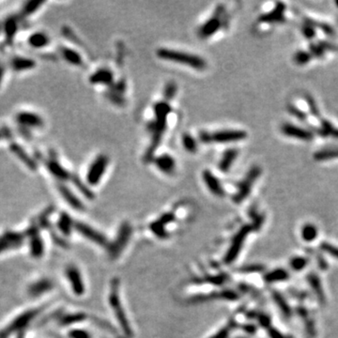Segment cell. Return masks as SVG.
<instances>
[{
	"label": "cell",
	"instance_id": "18",
	"mask_svg": "<svg viewBox=\"0 0 338 338\" xmlns=\"http://www.w3.org/2000/svg\"><path fill=\"white\" fill-rule=\"evenodd\" d=\"M35 59L25 56H14L9 61L10 69L15 73H26L36 68Z\"/></svg>",
	"mask_w": 338,
	"mask_h": 338
},
{
	"label": "cell",
	"instance_id": "26",
	"mask_svg": "<svg viewBox=\"0 0 338 338\" xmlns=\"http://www.w3.org/2000/svg\"><path fill=\"white\" fill-rule=\"evenodd\" d=\"M53 289V283L49 279H41L34 282L28 288V294L32 297H39Z\"/></svg>",
	"mask_w": 338,
	"mask_h": 338
},
{
	"label": "cell",
	"instance_id": "32",
	"mask_svg": "<svg viewBox=\"0 0 338 338\" xmlns=\"http://www.w3.org/2000/svg\"><path fill=\"white\" fill-rule=\"evenodd\" d=\"M45 3L43 1H28L23 6V9H22V11H21V16L23 18L32 16Z\"/></svg>",
	"mask_w": 338,
	"mask_h": 338
},
{
	"label": "cell",
	"instance_id": "50",
	"mask_svg": "<svg viewBox=\"0 0 338 338\" xmlns=\"http://www.w3.org/2000/svg\"><path fill=\"white\" fill-rule=\"evenodd\" d=\"M306 101H307V103H308V105H309L310 111H311V113H312L316 118H319V108H318V106H317V103L314 101V99H313L311 96H309V95H307V96H306Z\"/></svg>",
	"mask_w": 338,
	"mask_h": 338
},
{
	"label": "cell",
	"instance_id": "55",
	"mask_svg": "<svg viewBox=\"0 0 338 338\" xmlns=\"http://www.w3.org/2000/svg\"><path fill=\"white\" fill-rule=\"evenodd\" d=\"M244 329H245V331H246V332H248V333H254V332L255 331V327L253 326V325H248V326H245Z\"/></svg>",
	"mask_w": 338,
	"mask_h": 338
},
{
	"label": "cell",
	"instance_id": "5",
	"mask_svg": "<svg viewBox=\"0 0 338 338\" xmlns=\"http://www.w3.org/2000/svg\"><path fill=\"white\" fill-rule=\"evenodd\" d=\"M14 122L20 129L28 131L41 130L45 124L43 118L40 114L30 110H21L16 113Z\"/></svg>",
	"mask_w": 338,
	"mask_h": 338
},
{
	"label": "cell",
	"instance_id": "34",
	"mask_svg": "<svg viewBox=\"0 0 338 338\" xmlns=\"http://www.w3.org/2000/svg\"><path fill=\"white\" fill-rule=\"evenodd\" d=\"M289 272L283 269H276L272 272H268L264 279L265 281L269 282V283H272V282H279L285 281L289 278Z\"/></svg>",
	"mask_w": 338,
	"mask_h": 338
},
{
	"label": "cell",
	"instance_id": "7",
	"mask_svg": "<svg viewBox=\"0 0 338 338\" xmlns=\"http://www.w3.org/2000/svg\"><path fill=\"white\" fill-rule=\"evenodd\" d=\"M253 230V226L250 225H246L243 226L235 235L231 245L225 254V262L226 264H230L233 262L235 259L238 257L239 254L242 250V247L244 246V242L246 237Z\"/></svg>",
	"mask_w": 338,
	"mask_h": 338
},
{
	"label": "cell",
	"instance_id": "15",
	"mask_svg": "<svg viewBox=\"0 0 338 338\" xmlns=\"http://www.w3.org/2000/svg\"><path fill=\"white\" fill-rule=\"evenodd\" d=\"M221 10H223L222 6L217 7L215 14L211 18L209 19L206 23L199 28L198 34L202 39H207V38L212 36L216 31L221 28L222 26V20L220 17Z\"/></svg>",
	"mask_w": 338,
	"mask_h": 338
},
{
	"label": "cell",
	"instance_id": "37",
	"mask_svg": "<svg viewBox=\"0 0 338 338\" xmlns=\"http://www.w3.org/2000/svg\"><path fill=\"white\" fill-rule=\"evenodd\" d=\"M301 236L305 242H312L318 236V229L315 225H311V224L305 225L302 227Z\"/></svg>",
	"mask_w": 338,
	"mask_h": 338
},
{
	"label": "cell",
	"instance_id": "53",
	"mask_svg": "<svg viewBox=\"0 0 338 338\" xmlns=\"http://www.w3.org/2000/svg\"><path fill=\"white\" fill-rule=\"evenodd\" d=\"M269 336L271 338H286L278 330L274 328L269 329Z\"/></svg>",
	"mask_w": 338,
	"mask_h": 338
},
{
	"label": "cell",
	"instance_id": "59",
	"mask_svg": "<svg viewBox=\"0 0 338 338\" xmlns=\"http://www.w3.org/2000/svg\"></svg>",
	"mask_w": 338,
	"mask_h": 338
},
{
	"label": "cell",
	"instance_id": "6",
	"mask_svg": "<svg viewBox=\"0 0 338 338\" xmlns=\"http://www.w3.org/2000/svg\"><path fill=\"white\" fill-rule=\"evenodd\" d=\"M260 175H261V169L259 167L254 166L250 169L248 173L246 174V176L243 179V181L240 182L239 187H238L239 189H238L237 193L235 194L234 197H233V200L236 203H241L242 201H244L246 197L249 196V194L251 193L252 187H253L254 183L255 182V180L258 178Z\"/></svg>",
	"mask_w": 338,
	"mask_h": 338
},
{
	"label": "cell",
	"instance_id": "11",
	"mask_svg": "<svg viewBox=\"0 0 338 338\" xmlns=\"http://www.w3.org/2000/svg\"><path fill=\"white\" fill-rule=\"evenodd\" d=\"M9 151L11 154L16 157L20 163H22L28 170L36 171L38 169L37 160L35 159L31 154H29L26 149H24L17 142H10Z\"/></svg>",
	"mask_w": 338,
	"mask_h": 338
},
{
	"label": "cell",
	"instance_id": "20",
	"mask_svg": "<svg viewBox=\"0 0 338 338\" xmlns=\"http://www.w3.org/2000/svg\"><path fill=\"white\" fill-rule=\"evenodd\" d=\"M56 187H57V190H58L59 194L61 195L62 198L67 202V204H69L70 206L74 208L75 210H77V211L84 210V205L81 202V200L76 197L75 193L68 186H66L64 183L59 182Z\"/></svg>",
	"mask_w": 338,
	"mask_h": 338
},
{
	"label": "cell",
	"instance_id": "54",
	"mask_svg": "<svg viewBox=\"0 0 338 338\" xmlns=\"http://www.w3.org/2000/svg\"><path fill=\"white\" fill-rule=\"evenodd\" d=\"M4 77H5V66L2 63V61L0 60V86H1V84L3 83Z\"/></svg>",
	"mask_w": 338,
	"mask_h": 338
},
{
	"label": "cell",
	"instance_id": "2",
	"mask_svg": "<svg viewBox=\"0 0 338 338\" xmlns=\"http://www.w3.org/2000/svg\"><path fill=\"white\" fill-rule=\"evenodd\" d=\"M157 56L162 59L176 62L182 65L189 66L198 71H202L206 68V61L201 56L181 52L178 50H173L169 48H160L159 50H157Z\"/></svg>",
	"mask_w": 338,
	"mask_h": 338
},
{
	"label": "cell",
	"instance_id": "46",
	"mask_svg": "<svg viewBox=\"0 0 338 338\" xmlns=\"http://www.w3.org/2000/svg\"><path fill=\"white\" fill-rule=\"evenodd\" d=\"M315 27H316L315 22H312V21L308 20L305 23V26L302 28L304 36L307 38V39H311V38L313 37L315 35Z\"/></svg>",
	"mask_w": 338,
	"mask_h": 338
},
{
	"label": "cell",
	"instance_id": "48",
	"mask_svg": "<svg viewBox=\"0 0 338 338\" xmlns=\"http://www.w3.org/2000/svg\"><path fill=\"white\" fill-rule=\"evenodd\" d=\"M288 110L290 111L291 115L295 116L297 119H299V120L302 121V122H305L306 119H307V116H306L304 113L302 112V111H300V109H298L297 107H295V106H293V105H290V106L288 107Z\"/></svg>",
	"mask_w": 338,
	"mask_h": 338
},
{
	"label": "cell",
	"instance_id": "42",
	"mask_svg": "<svg viewBox=\"0 0 338 338\" xmlns=\"http://www.w3.org/2000/svg\"><path fill=\"white\" fill-rule=\"evenodd\" d=\"M177 90H178L177 84H175L174 82H169V84H167L165 87L164 96L167 100H172V99H174L175 95L177 93Z\"/></svg>",
	"mask_w": 338,
	"mask_h": 338
},
{
	"label": "cell",
	"instance_id": "19",
	"mask_svg": "<svg viewBox=\"0 0 338 338\" xmlns=\"http://www.w3.org/2000/svg\"><path fill=\"white\" fill-rule=\"evenodd\" d=\"M281 131L287 136L300 140H312L313 138V133L311 131L303 128H300L291 123H284L282 125Z\"/></svg>",
	"mask_w": 338,
	"mask_h": 338
},
{
	"label": "cell",
	"instance_id": "9",
	"mask_svg": "<svg viewBox=\"0 0 338 338\" xmlns=\"http://www.w3.org/2000/svg\"><path fill=\"white\" fill-rule=\"evenodd\" d=\"M109 160L105 155H99L91 163L86 174V180L90 185H97L107 169Z\"/></svg>",
	"mask_w": 338,
	"mask_h": 338
},
{
	"label": "cell",
	"instance_id": "58",
	"mask_svg": "<svg viewBox=\"0 0 338 338\" xmlns=\"http://www.w3.org/2000/svg\"><path fill=\"white\" fill-rule=\"evenodd\" d=\"M337 5H338V2H337Z\"/></svg>",
	"mask_w": 338,
	"mask_h": 338
},
{
	"label": "cell",
	"instance_id": "22",
	"mask_svg": "<svg viewBox=\"0 0 338 338\" xmlns=\"http://www.w3.org/2000/svg\"><path fill=\"white\" fill-rule=\"evenodd\" d=\"M27 42H28V46L35 50H42L49 45L51 40L46 32L34 31L31 34H29Z\"/></svg>",
	"mask_w": 338,
	"mask_h": 338
},
{
	"label": "cell",
	"instance_id": "3",
	"mask_svg": "<svg viewBox=\"0 0 338 338\" xmlns=\"http://www.w3.org/2000/svg\"><path fill=\"white\" fill-rule=\"evenodd\" d=\"M109 302H110V305H111L112 309L114 310L116 318L118 319L120 325L122 326L124 334L128 338H131L132 337V331H131V326L129 324V320L126 318L125 312L123 311L122 301H121V299H120L119 280L118 279H115L112 282L111 291H110V296H109Z\"/></svg>",
	"mask_w": 338,
	"mask_h": 338
},
{
	"label": "cell",
	"instance_id": "27",
	"mask_svg": "<svg viewBox=\"0 0 338 338\" xmlns=\"http://www.w3.org/2000/svg\"><path fill=\"white\" fill-rule=\"evenodd\" d=\"M284 11L285 6L282 3H278L272 11L260 16L259 21L264 23H279L284 21Z\"/></svg>",
	"mask_w": 338,
	"mask_h": 338
},
{
	"label": "cell",
	"instance_id": "16",
	"mask_svg": "<svg viewBox=\"0 0 338 338\" xmlns=\"http://www.w3.org/2000/svg\"><path fill=\"white\" fill-rule=\"evenodd\" d=\"M74 226L80 234L83 235L84 238L91 241L94 244H99L101 246H106L107 245V241H106L105 237L101 234L100 232H98L97 230L93 229L92 227L85 225L84 223H79V222L75 223Z\"/></svg>",
	"mask_w": 338,
	"mask_h": 338
},
{
	"label": "cell",
	"instance_id": "24",
	"mask_svg": "<svg viewBox=\"0 0 338 338\" xmlns=\"http://www.w3.org/2000/svg\"><path fill=\"white\" fill-rule=\"evenodd\" d=\"M89 82L94 84L110 85L114 84V75L108 69H100L90 75Z\"/></svg>",
	"mask_w": 338,
	"mask_h": 338
},
{
	"label": "cell",
	"instance_id": "39",
	"mask_svg": "<svg viewBox=\"0 0 338 338\" xmlns=\"http://www.w3.org/2000/svg\"><path fill=\"white\" fill-rule=\"evenodd\" d=\"M182 145L184 147V149L191 152V153H195L197 152V143L196 139L189 133H184L182 136Z\"/></svg>",
	"mask_w": 338,
	"mask_h": 338
},
{
	"label": "cell",
	"instance_id": "57",
	"mask_svg": "<svg viewBox=\"0 0 338 338\" xmlns=\"http://www.w3.org/2000/svg\"><path fill=\"white\" fill-rule=\"evenodd\" d=\"M16 338H25V331L24 332H20L17 334V337Z\"/></svg>",
	"mask_w": 338,
	"mask_h": 338
},
{
	"label": "cell",
	"instance_id": "43",
	"mask_svg": "<svg viewBox=\"0 0 338 338\" xmlns=\"http://www.w3.org/2000/svg\"><path fill=\"white\" fill-rule=\"evenodd\" d=\"M307 265V260L304 257L297 256L292 258L291 261V268L295 271H300Z\"/></svg>",
	"mask_w": 338,
	"mask_h": 338
},
{
	"label": "cell",
	"instance_id": "47",
	"mask_svg": "<svg viewBox=\"0 0 338 338\" xmlns=\"http://www.w3.org/2000/svg\"><path fill=\"white\" fill-rule=\"evenodd\" d=\"M69 338H91L90 335L84 331V330H72L69 334Z\"/></svg>",
	"mask_w": 338,
	"mask_h": 338
},
{
	"label": "cell",
	"instance_id": "4",
	"mask_svg": "<svg viewBox=\"0 0 338 338\" xmlns=\"http://www.w3.org/2000/svg\"><path fill=\"white\" fill-rule=\"evenodd\" d=\"M40 311V309L28 310L19 315L16 319L10 321L5 328L0 331V338H9L14 334L24 332L29 323L37 317Z\"/></svg>",
	"mask_w": 338,
	"mask_h": 338
},
{
	"label": "cell",
	"instance_id": "17",
	"mask_svg": "<svg viewBox=\"0 0 338 338\" xmlns=\"http://www.w3.org/2000/svg\"><path fill=\"white\" fill-rule=\"evenodd\" d=\"M66 276L69 279L75 295H83L84 292V281L82 279L79 270L74 265H71L66 269Z\"/></svg>",
	"mask_w": 338,
	"mask_h": 338
},
{
	"label": "cell",
	"instance_id": "31",
	"mask_svg": "<svg viewBox=\"0 0 338 338\" xmlns=\"http://www.w3.org/2000/svg\"><path fill=\"white\" fill-rule=\"evenodd\" d=\"M272 298H273L274 302L276 303V305L278 306V308L284 314V316L287 318H290L291 316V307H290L289 303L287 302V300H285V298L282 296L281 293L277 292V291H273L272 292Z\"/></svg>",
	"mask_w": 338,
	"mask_h": 338
},
{
	"label": "cell",
	"instance_id": "44",
	"mask_svg": "<svg viewBox=\"0 0 338 338\" xmlns=\"http://www.w3.org/2000/svg\"><path fill=\"white\" fill-rule=\"evenodd\" d=\"M310 58H311V54L307 53V52H304V51H299L294 56L295 62L299 65H303V64L309 62Z\"/></svg>",
	"mask_w": 338,
	"mask_h": 338
},
{
	"label": "cell",
	"instance_id": "28",
	"mask_svg": "<svg viewBox=\"0 0 338 338\" xmlns=\"http://www.w3.org/2000/svg\"><path fill=\"white\" fill-rule=\"evenodd\" d=\"M239 155V150L237 149H228L225 150L219 163V169L223 172L228 171Z\"/></svg>",
	"mask_w": 338,
	"mask_h": 338
},
{
	"label": "cell",
	"instance_id": "21",
	"mask_svg": "<svg viewBox=\"0 0 338 338\" xmlns=\"http://www.w3.org/2000/svg\"><path fill=\"white\" fill-rule=\"evenodd\" d=\"M202 177L207 187L214 196L219 197L225 196V190L222 186L219 178H216L211 171L205 170L202 174Z\"/></svg>",
	"mask_w": 338,
	"mask_h": 338
},
{
	"label": "cell",
	"instance_id": "10",
	"mask_svg": "<svg viewBox=\"0 0 338 338\" xmlns=\"http://www.w3.org/2000/svg\"><path fill=\"white\" fill-rule=\"evenodd\" d=\"M27 239L25 232L7 231L0 235V254L21 247Z\"/></svg>",
	"mask_w": 338,
	"mask_h": 338
},
{
	"label": "cell",
	"instance_id": "40",
	"mask_svg": "<svg viewBox=\"0 0 338 338\" xmlns=\"http://www.w3.org/2000/svg\"><path fill=\"white\" fill-rule=\"evenodd\" d=\"M84 319H85V316L84 314H75V315H69V316L63 317L60 320V322L62 325H70V324L79 322L81 320H84Z\"/></svg>",
	"mask_w": 338,
	"mask_h": 338
},
{
	"label": "cell",
	"instance_id": "8",
	"mask_svg": "<svg viewBox=\"0 0 338 338\" xmlns=\"http://www.w3.org/2000/svg\"><path fill=\"white\" fill-rule=\"evenodd\" d=\"M131 233H132V229H131V225L129 223H123L120 228L119 234L117 236L114 244L108 247V252L111 258L113 259L117 258L122 254V251L124 250V248L126 247V245L130 241Z\"/></svg>",
	"mask_w": 338,
	"mask_h": 338
},
{
	"label": "cell",
	"instance_id": "51",
	"mask_svg": "<svg viewBox=\"0 0 338 338\" xmlns=\"http://www.w3.org/2000/svg\"><path fill=\"white\" fill-rule=\"evenodd\" d=\"M264 267L262 265H249L245 266L241 271L243 272H262Z\"/></svg>",
	"mask_w": 338,
	"mask_h": 338
},
{
	"label": "cell",
	"instance_id": "45",
	"mask_svg": "<svg viewBox=\"0 0 338 338\" xmlns=\"http://www.w3.org/2000/svg\"><path fill=\"white\" fill-rule=\"evenodd\" d=\"M320 248L325 252V253L331 254L332 256L336 257L338 259V247L333 245V244H328V243H323L320 244Z\"/></svg>",
	"mask_w": 338,
	"mask_h": 338
},
{
	"label": "cell",
	"instance_id": "49",
	"mask_svg": "<svg viewBox=\"0 0 338 338\" xmlns=\"http://www.w3.org/2000/svg\"><path fill=\"white\" fill-rule=\"evenodd\" d=\"M256 317V319L258 320L259 324L265 327V328H268L271 326V319L265 315V314H259V313H254V318Z\"/></svg>",
	"mask_w": 338,
	"mask_h": 338
},
{
	"label": "cell",
	"instance_id": "25",
	"mask_svg": "<svg viewBox=\"0 0 338 338\" xmlns=\"http://www.w3.org/2000/svg\"><path fill=\"white\" fill-rule=\"evenodd\" d=\"M154 162H155L156 167L162 172L168 175L173 174L176 169V162L174 158L169 154H162L158 157H156Z\"/></svg>",
	"mask_w": 338,
	"mask_h": 338
},
{
	"label": "cell",
	"instance_id": "14",
	"mask_svg": "<svg viewBox=\"0 0 338 338\" xmlns=\"http://www.w3.org/2000/svg\"><path fill=\"white\" fill-rule=\"evenodd\" d=\"M45 168L47 171L59 182L72 178L71 173L58 162L56 157H49L45 161Z\"/></svg>",
	"mask_w": 338,
	"mask_h": 338
},
{
	"label": "cell",
	"instance_id": "23",
	"mask_svg": "<svg viewBox=\"0 0 338 338\" xmlns=\"http://www.w3.org/2000/svg\"><path fill=\"white\" fill-rule=\"evenodd\" d=\"M20 20L18 16H9L5 20L3 24V34L8 42H12L19 31Z\"/></svg>",
	"mask_w": 338,
	"mask_h": 338
},
{
	"label": "cell",
	"instance_id": "41",
	"mask_svg": "<svg viewBox=\"0 0 338 338\" xmlns=\"http://www.w3.org/2000/svg\"><path fill=\"white\" fill-rule=\"evenodd\" d=\"M150 229L152 232L159 238H166L167 237V231L165 229V225H163L160 221H156L150 225Z\"/></svg>",
	"mask_w": 338,
	"mask_h": 338
},
{
	"label": "cell",
	"instance_id": "38",
	"mask_svg": "<svg viewBox=\"0 0 338 338\" xmlns=\"http://www.w3.org/2000/svg\"><path fill=\"white\" fill-rule=\"evenodd\" d=\"M72 181L73 183L75 184V186L77 187V189L82 193L84 194V196L89 199H92L94 197V194L92 193V191L87 187L84 183H83V181L78 178L77 176H72Z\"/></svg>",
	"mask_w": 338,
	"mask_h": 338
},
{
	"label": "cell",
	"instance_id": "36",
	"mask_svg": "<svg viewBox=\"0 0 338 338\" xmlns=\"http://www.w3.org/2000/svg\"><path fill=\"white\" fill-rule=\"evenodd\" d=\"M58 228L60 229V231L65 235L71 234V231H72V228L74 226V223L71 219L70 215H68L67 213H62L61 216L59 217V220H58Z\"/></svg>",
	"mask_w": 338,
	"mask_h": 338
},
{
	"label": "cell",
	"instance_id": "33",
	"mask_svg": "<svg viewBox=\"0 0 338 338\" xmlns=\"http://www.w3.org/2000/svg\"><path fill=\"white\" fill-rule=\"evenodd\" d=\"M337 158H338V147L320 150L314 154V159L319 162L337 159Z\"/></svg>",
	"mask_w": 338,
	"mask_h": 338
},
{
	"label": "cell",
	"instance_id": "13",
	"mask_svg": "<svg viewBox=\"0 0 338 338\" xmlns=\"http://www.w3.org/2000/svg\"><path fill=\"white\" fill-rule=\"evenodd\" d=\"M247 133L240 130H221L210 133V142L216 143H230L236 141L244 140L246 138Z\"/></svg>",
	"mask_w": 338,
	"mask_h": 338
},
{
	"label": "cell",
	"instance_id": "12",
	"mask_svg": "<svg viewBox=\"0 0 338 338\" xmlns=\"http://www.w3.org/2000/svg\"><path fill=\"white\" fill-rule=\"evenodd\" d=\"M27 238L29 239L30 253L34 257H41L44 253V244L39 232L38 224L29 226L25 231Z\"/></svg>",
	"mask_w": 338,
	"mask_h": 338
},
{
	"label": "cell",
	"instance_id": "35",
	"mask_svg": "<svg viewBox=\"0 0 338 338\" xmlns=\"http://www.w3.org/2000/svg\"><path fill=\"white\" fill-rule=\"evenodd\" d=\"M320 123H321V127L319 129V132L321 134V136L331 135V136L338 139V128H336L331 122H329L326 120H321Z\"/></svg>",
	"mask_w": 338,
	"mask_h": 338
},
{
	"label": "cell",
	"instance_id": "30",
	"mask_svg": "<svg viewBox=\"0 0 338 338\" xmlns=\"http://www.w3.org/2000/svg\"><path fill=\"white\" fill-rule=\"evenodd\" d=\"M307 281L309 282L310 286H311L312 290L315 292V294L317 295L319 301L321 303H324L325 302V295H324V291L322 289L321 282L319 280V276L315 273H311L307 276Z\"/></svg>",
	"mask_w": 338,
	"mask_h": 338
},
{
	"label": "cell",
	"instance_id": "52",
	"mask_svg": "<svg viewBox=\"0 0 338 338\" xmlns=\"http://www.w3.org/2000/svg\"><path fill=\"white\" fill-rule=\"evenodd\" d=\"M229 331H230V327H225L211 338H226L229 334Z\"/></svg>",
	"mask_w": 338,
	"mask_h": 338
},
{
	"label": "cell",
	"instance_id": "29",
	"mask_svg": "<svg viewBox=\"0 0 338 338\" xmlns=\"http://www.w3.org/2000/svg\"><path fill=\"white\" fill-rule=\"evenodd\" d=\"M61 55L66 61L71 65L81 66L83 64L82 56L75 49H72L70 47H62Z\"/></svg>",
	"mask_w": 338,
	"mask_h": 338
},
{
	"label": "cell",
	"instance_id": "1",
	"mask_svg": "<svg viewBox=\"0 0 338 338\" xmlns=\"http://www.w3.org/2000/svg\"><path fill=\"white\" fill-rule=\"evenodd\" d=\"M170 111H171V107L168 102H159V103H155L154 105L155 121L151 122L149 125V129L153 134L152 141H151L150 148L146 152L145 159L150 160L153 158L155 150L160 145L163 133L166 131L167 120H168Z\"/></svg>",
	"mask_w": 338,
	"mask_h": 338
},
{
	"label": "cell",
	"instance_id": "56",
	"mask_svg": "<svg viewBox=\"0 0 338 338\" xmlns=\"http://www.w3.org/2000/svg\"><path fill=\"white\" fill-rule=\"evenodd\" d=\"M6 138L9 139V137L7 135V133L0 130V141H2L3 139H6Z\"/></svg>",
	"mask_w": 338,
	"mask_h": 338
}]
</instances>
